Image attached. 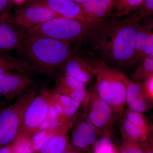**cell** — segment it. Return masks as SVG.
Instances as JSON below:
<instances>
[{
  "mask_svg": "<svg viewBox=\"0 0 153 153\" xmlns=\"http://www.w3.org/2000/svg\"><path fill=\"white\" fill-rule=\"evenodd\" d=\"M141 22L135 12L122 20L109 21L91 41L105 59L120 66L131 67Z\"/></svg>",
  "mask_w": 153,
  "mask_h": 153,
  "instance_id": "obj_1",
  "label": "cell"
},
{
  "mask_svg": "<svg viewBox=\"0 0 153 153\" xmlns=\"http://www.w3.org/2000/svg\"><path fill=\"white\" fill-rule=\"evenodd\" d=\"M21 48L28 65L38 73H49L61 68L75 54L67 43L44 36L26 33Z\"/></svg>",
  "mask_w": 153,
  "mask_h": 153,
  "instance_id": "obj_2",
  "label": "cell"
},
{
  "mask_svg": "<svg viewBox=\"0 0 153 153\" xmlns=\"http://www.w3.org/2000/svg\"><path fill=\"white\" fill-rule=\"evenodd\" d=\"M108 22L94 23L85 20L58 17L27 30L26 33L53 38L71 46L75 43L91 41Z\"/></svg>",
  "mask_w": 153,
  "mask_h": 153,
  "instance_id": "obj_3",
  "label": "cell"
},
{
  "mask_svg": "<svg viewBox=\"0 0 153 153\" xmlns=\"http://www.w3.org/2000/svg\"><path fill=\"white\" fill-rule=\"evenodd\" d=\"M95 71L94 84L99 96L108 103L118 118L124 112L127 76L101 59L92 61Z\"/></svg>",
  "mask_w": 153,
  "mask_h": 153,
  "instance_id": "obj_4",
  "label": "cell"
},
{
  "mask_svg": "<svg viewBox=\"0 0 153 153\" xmlns=\"http://www.w3.org/2000/svg\"><path fill=\"white\" fill-rule=\"evenodd\" d=\"M35 84L13 103L0 110V149L16 140L27 108L40 90Z\"/></svg>",
  "mask_w": 153,
  "mask_h": 153,
  "instance_id": "obj_5",
  "label": "cell"
},
{
  "mask_svg": "<svg viewBox=\"0 0 153 153\" xmlns=\"http://www.w3.org/2000/svg\"><path fill=\"white\" fill-rule=\"evenodd\" d=\"M54 92L47 87L40 88L25 112L16 140L33 137L47 119L55 101Z\"/></svg>",
  "mask_w": 153,
  "mask_h": 153,
  "instance_id": "obj_6",
  "label": "cell"
},
{
  "mask_svg": "<svg viewBox=\"0 0 153 153\" xmlns=\"http://www.w3.org/2000/svg\"><path fill=\"white\" fill-rule=\"evenodd\" d=\"M81 106L88 120L101 135H108L118 118L109 105L99 96L94 85L88 90Z\"/></svg>",
  "mask_w": 153,
  "mask_h": 153,
  "instance_id": "obj_7",
  "label": "cell"
},
{
  "mask_svg": "<svg viewBox=\"0 0 153 153\" xmlns=\"http://www.w3.org/2000/svg\"><path fill=\"white\" fill-rule=\"evenodd\" d=\"M68 137L69 143L81 150L91 152L101 134L87 118L81 107L74 116Z\"/></svg>",
  "mask_w": 153,
  "mask_h": 153,
  "instance_id": "obj_8",
  "label": "cell"
},
{
  "mask_svg": "<svg viewBox=\"0 0 153 153\" xmlns=\"http://www.w3.org/2000/svg\"><path fill=\"white\" fill-rule=\"evenodd\" d=\"M58 17H62L48 8L26 3L11 20L27 31Z\"/></svg>",
  "mask_w": 153,
  "mask_h": 153,
  "instance_id": "obj_9",
  "label": "cell"
},
{
  "mask_svg": "<svg viewBox=\"0 0 153 153\" xmlns=\"http://www.w3.org/2000/svg\"><path fill=\"white\" fill-rule=\"evenodd\" d=\"M35 84L27 72L12 71L0 76V97L7 100L18 99Z\"/></svg>",
  "mask_w": 153,
  "mask_h": 153,
  "instance_id": "obj_10",
  "label": "cell"
},
{
  "mask_svg": "<svg viewBox=\"0 0 153 153\" xmlns=\"http://www.w3.org/2000/svg\"><path fill=\"white\" fill-rule=\"evenodd\" d=\"M126 104L132 111L144 114L152 108L153 101L145 93L141 82H135L127 77Z\"/></svg>",
  "mask_w": 153,
  "mask_h": 153,
  "instance_id": "obj_11",
  "label": "cell"
},
{
  "mask_svg": "<svg viewBox=\"0 0 153 153\" xmlns=\"http://www.w3.org/2000/svg\"><path fill=\"white\" fill-rule=\"evenodd\" d=\"M61 68L63 75L73 76L87 85L95 75L92 61L77 56L76 54L70 57Z\"/></svg>",
  "mask_w": 153,
  "mask_h": 153,
  "instance_id": "obj_12",
  "label": "cell"
},
{
  "mask_svg": "<svg viewBox=\"0 0 153 153\" xmlns=\"http://www.w3.org/2000/svg\"><path fill=\"white\" fill-rule=\"evenodd\" d=\"M117 0H91L80 4L84 20L101 23L111 16Z\"/></svg>",
  "mask_w": 153,
  "mask_h": 153,
  "instance_id": "obj_13",
  "label": "cell"
},
{
  "mask_svg": "<svg viewBox=\"0 0 153 153\" xmlns=\"http://www.w3.org/2000/svg\"><path fill=\"white\" fill-rule=\"evenodd\" d=\"M26 3L46 7L64 18L84 20L81 5L73 0H28Z\"/></svg>",
  "mask_w": 153,
  "mask_h": 153,
  "instance_id": "obj_14",
  "label": "cell"
},
{
  "mask_svg": "<svg viewBox=\"0 0 153 153\" xmlns=\"http://www.w3.org/2000/svg\"><path fill=\"white\" fill-rule=\"evenodd\" d=\"M22 38L10 16L0 17V54L21 48Z\"/></svg>",
  "mask_w": 153,
  "mask_h": 153,
  "instance_id": "obj_15",
  "label": "cell"
},
{
  "mask_svg": "<svg viewBox=\"0 0 153 153\" xmlns=\"http://www.w3.org/2000/svg\"><path fill=\"white\" fill-rule=\"evenodd\" d=\"M69 128H64L49 137L37 153H64L69 145L67 131Z\"/></svg>",
  "mask_w": 153,
  "mask_h": 153,
  "instance_id": "obj_16",
  "label": "cell"
},
{
  "mask_svg": "<svg viewBox=\"0 0 153 153\" xmlns=\"http://www.w3.org/2000/svg\"><path fill=\"white\" fill-rule=\"evenodd\" d=\"M153 29L152 17L144 19L143 22L141 23L136 38L133 66L141 63V56L145 44L151 33L153 32Z\"/></svg>",
  "mask_w": 153,
  "mask_h": 153,
  "instance_id": "obj_17",
  "label": "cell"
},
{
  "mask_svg": "<svg viewBox=\"0 0 153 153\" xmlns=\"http://www.w3.org/2000/svg\"><path fill=\"white\" fill-rule=\"evenodd\" d=\"M123 116L133 124L146 140L153 133L152 127L149 124L143 114L134 112L127 108L125 110Z\"/></svg>",
  "mask_w": 153,
  "mask_h": 153,
  "instance_id": "obj_18",
  "label": "cell"
},
{
  "mask_svg": "<svg viewBox=\"0 0 153 153\" xmlns=\"http://www.w3.org/2000/svg\"><path fill=\"white\" fill-rule=\"evenodd\" d=\"M118 124L123 141L141 143L146 141L133 124L126 118L121 117Z\"/></svg>",
  "mask_w": 153,
  "mask_h": 153,
  "instance_id": "obj_19",
  "label": "cell"
},
{
  "mask_svg": "<svg viewBox=\"0 0 153 153\" xmlns=\"http://www.w3.org/2000/svg\"><path fill=\"white\" fill-rule=\"evenodd\" d=\"M144 0H117L115 11L111 17L113 19L128 16L136 10Z\"/></svg>",
  "mask_w": 153,
  "mask_h": 153,
  "instance_id": "obj_20",
  "label": "cell"
},
{
  "mask_svg": "<svg viewBox=\"0 0 153 153\" xmlns=\"http://www.w3.org/2000/svg\"><path fill=\"white\" fill-rule=\"evenodd\" d=\"M131 77L135 82H142L153 77V55L143 60L134 73L131 74Z\"/></svg>",
  "mask_w": 153,
  "mask_h": 153,
  "instance_id": "obj_21",
  "label": "cell"
},
{
  "mask_svg": "<svg viewBox=\"0 0 153 153\" xmlns=\"http://www.w3.org/2000/svg\"><path fill=\"white\" fill-rule=\"evenodd\" d=\"M54 92L73 99L82 103L87 95V88H76L63 85L57 82Z\"/></svg>",
  "mask_w": 153,
  "mask_h": 153,
  "instance_id": "obj_22",
  "label": "cell"
},
{
  "mask_svg": "<svg viewBox=\"0 0 153 153\" xmlns=\"http://www.w3.org/2000/svg\"><path fill=\"white\" fill-rule=\"evenodd\" d=\"M0 67L21 72H27L30 69L25 61L4 54H0Z\"/></svg>",
  "mask_w": 153,
  "mask_h": 153,
  "instance_id": "obj_23",
  "label": "cell"
},
{
  "mask_svg": "<svg viewBox=\"0 0 153 153\" xmlns=\"http://www.w3.org/2000/svg\"><path fill=\"white\" fill-rule=\"evenodd\" d=\"M134 12L141 21L143 19L152 17L153 0H144Z\"/></svg>",
  "mask_w": 153,
  "mask_h": 153,
  "instance_id": "obj_24",
  "label": "cell"
},
{
  "mask_svg": "<svg viewBox=\"0 0 153 153\" xmlns=\"http://www.w3.org/2000/svg\"><path fill=\"white\" fill-rule=\"evenodd\" d=\"M116 153H144L140 143L123 141Z\"/></svg>",
  "mask_w": 153,
  "mask_h": 153,
  "instance_id": "obj_25",
  "label": "cell"
},
{
  "mask_svg": "<svg viewBox=\"0 0 153 153\" xmlns=\"http://www.w3.org/2000/svg\"><path fill=\"white\" fill-rule=\"evenodd\" d=\"M153 55V32L151 33L145 44L141 56V62L145 58Z\"/></svg>",
  "mask_w": 153,
  "mask_h": 153,
  "instance_id": "obj_26",
  "label": "cell"
},
{
  "mask_svg": "<svg viewBox=\"0 0 153 153\" xmlns=\"http://www.w3.org/2000/svg\"><path fill=\"white\" fill-rule=\"evenodd\" d=\"M13 0H0V17L10 16Z\"/></svg>",
  "mask_w": 153,
  "mask_h": 153,
  "instance_id": "obj_27",
  "label": "cell"
},
{
  "mask_svg": "<svg viewBox=\"0 0 153 153\" xmlns=\"http://www.w3.org/2000/svg\"><path fill=\"white\" fill-rule=\"evenodd\" d=\"M141 82L145 93L150 99L153 101V77Z\"/></svg>",
  "mask_w": 153,
  "mask_h": 153,
  "instance_id": "obj_28",
  "label": "cell"
},
{
  "mask_svg": "<svg viewBox=\"0 0 153 153\" xmlns=\"http://www.w3.org/2000/svg\"><path fill=\"white\" fill-rule=\"evenodd\" d=\"M140 143L143 149L144 153H153V133L146 140Z\"/></svg>",
  "mask_w": 153,
  "mask_h": 153,
  "instance_id": "obj_29",
  "label": "cell"
},
{
  "mask_svg": "<svg viewBox=\"0 0 153 153\" xmlns=\"http://www.w3.org/2000/svg\"><path fill=\"white\" fill-rule=\"evenodd\" d=\"M64 153H91V152H86L78 149L72 146L69 143L68 148Z\"/></svg>",
  "mask_w": 153,
  "mask_h": 153,
  "instance_id": "obj_30",
  "label": "cell"
},
{
  "mask_svg": "<svg viewBox=\"0 0 153 153\" xmlns=\"http://www.w3.org/2000/svg\"><path fill=\"white\" fill-rule=\"evenodd\" d=\"M12 71H12V70L7 69V68L0 67V76L4 75V74H8V73H10V72H12Z\"/></svg>",
  "mask_w": 153,
  "mask_h": 153,
  "instance_id": "obj_31",
  "label": "cell"
},
{
  "mask_svg": "<svg viewBox=\"0 0 153 153\" xmlns=\"http://www.w3.org/2000/svg\"><path fill=\"white\" fill-rule=\"evenodd\" d=\"M76 3H78L79 4H82V3L86 2L89 1L91 0H73Z\"/></svg>",
  "mask_w": 153,
  "mask_h": 153,
  "instance_id": "obj_32",
  "label": "cell"
},
{
  "mask_svg": "<svg viewBox=\"0 0 153 153\" xmlns=\"http://www.w3.org/2000/svg\"><path fill=\"white\" fill-rule=\"evenodd\" d=\"M5 104L4 102H2V101H0V110L3 109L5 107L4 106Z\"/></svg>",
  "mask_w": 153,
  "mask_h": 153,
  "instance_id": "obj_33",
  "label": "cell"
},
{
  "mask_svg": "<svg viewBox=\"0 0 153 153\" xmlns=\"http://www.w3.org/2000/svg\"><path fill=\"white\" fill-rule=\"evenodd\" d=\"M25 1V0H13V1H14L18 3H22V2H23V1Z\"/></svg>",
  "mask_w": 153,
  "mask_h": 153,
  "instance_id": "obj_34",
  "label": "cell"
}]
</instances>
